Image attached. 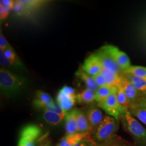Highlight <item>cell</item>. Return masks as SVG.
Returning <instances> with one entry per match:
<instances>
[{"mask_svg": "<svg viewBox=\"0 0 146 146\" xmlns=\"http://www.w3.org/2000/svg\"><path fill=\"white\" fill-rule=\"evenodd\" d=\"M84 139H91V137L86 134L76 133L66 135L60 141L56 146H74Z\"/></svg>", "mask_w": 146, "mask_h": 146, "instance_id": "cell-15", "label": "cell"}, {"mask_svg": "<svg viewBox=\"0 0 146 146\" xmlns=\"http://www.w3.org/2000/svg\"><path fill=\"white\" fill-rule=\"evenodd\" d=\"M28 84L27 78L3 68L0 69V87L8 98L20 94Z\"/></svg>", "mask_w": 146, "mask_h": 146, "instance_id": "cell-1", "label": "cell"}, {"mask_svg": "<svg viewBox=\"0 0 146 146\" xmlns=\"http://www.w3.org/2000/svg\"><path fill=\"white\" fill-rule=\"evenodd\" d=\"M124 74H129L141 78H146V67L139 66H131L124 72Z\"/></svg>", "mask_w": 146, "mask_h": 146, "instance_id": "cell-25", "label": "cell"}, {"mask_svg": "<svg viewBox=\"0 0 146 146\" xmlns=\"http://www.w3.org/2000/svg\"><path fill=\"white\" fill-rule=\"evenodd\" d=\"M59 92L69 97L76 98L75 90L72 87H69L68 86H64L59 91Z\"/></svg>", "mask_w": 146, "mask_h": 146, "instance_id": "cell-32", "label": "cell"}, {"mask_svg": "<svg viewBox=\"0 0 146 146\" xmlns=\"http://www.w3.org/2000/svg\"><path fill=\"white\" fill-rule=\"evenodd\" d=\"M11 9L5 5L2 2L0 3V19L2 21L5 19L9 14Z\"/></svg>", "mask_w": 146, "mask_h": 146, "instance_id": "cell-33", "label": "cell"}, {"mask_svg": "<svg viewBox=\"0 0 146 146\" xmlns=\"http://www.w3.org/2000/svg\"><path fill=\"white\" fill-rule=\"evenodd\" d=\"M13 9L15 12L16 14L19 15H25L28 13L25 7L20 2V1H16Z\"/></svg>", "mask_w": 146, "mask_h": 146, "instance_id": "cell-31", "label": "cell"}, {"mask_svg": "<svg viewBox=\"0 0 146 146\" xmlns=\"http://www.w3.org/2000/svg\"><path fill=\"white\" fill-rule=\"evenodd\" d=\"M102 47L114 59L122 72H124L131 67L130 59L125 52L120 50L118 48L111 45H106Z\"/></svg>", "mask_w": 146, "mask_h": 146, "instance_id": "cell-6", "label": "cell"}, {"mask_svg": "<svg viewBox=\"0 0 146 146\" xmlns=\"http://www.w3.org/2000/svg\"><path fill=\"white\" fill-rule=\"evenodd\" d=\"M123 75L131 81L141 95H146V78H141L129 74H124Z\"/></svg>", "mask_w": 146, "mask_h": 146, "instance_id": "cell-17", "label": "cell"}, {"mask_svg": "<svg viewBox=\"0 0 146 146\" xmlns=\"http://www.w3.org/2000/svg\"><path fill=\"white\" fill-rule=\"evenodd\" d=\"M11 47H12L6 40L2 31H1V33H0V50L5 51L6 49L10 48Z\"/></svg>", "mask_w": 146, "mask_h": 146, "instance_id": "cell-36", "label": "cell"}, {"mask_svg": "<svg viewBox=\"0 0 146 146\" xmlns=\"http://www.w3.org/2000/svg\"><path fill=\"white\" fill-rule=\"evenodd\" d=\"M118 128L119 121L110 116L104 117L93 133L95 142L99 144L109 140L116 135Z\"/></svg>", "mask_w": 146, "mask_h": 146, "instance_id": "cell-3", "label": "cell"}, {"mask_svg": "<svg viewBox=\"0 0 146 146\" xmlns=\"http://www.w3.org/2000/svg\"><path fill=\"white\" fill-rule=\"evenodd\" d=\"M81 68L86 73L94 76L101 73L102 67L97 55L94 53L84 60Z\"/></svg>", "mask_w": 146, "mask_h": 146, "instance_id": "cell-8", "label": "cell"}, {"mask_svg": "<svg viewBox=\"0 0 146 146\" xmlns=\"http://www.w3.org/2000/svg\"><path fill=\"white\" fill-rule=\"evenodd\" d=\"M96 146H134L131 142H128L121 136L116 134L109 140L102 143L96 144Z\"/></svg>", "mask_w": 146, "mask_h": 146, "instance_id": "cell-20", "label": "cell"}, {"mask_svg": "<svg viewBox=\"0 0 146 146\" xmlns=\"http://www.w3.org/2000/svg\"><path fill=\"white\" fill-rule=\"evenodd\" d=\"M37 146H52L49 132L44 134L39 138L37 142Z\"/></svg>", "mask_w": 146, "mask_h": 146, "instance_id": "cell-29", "label": "cell"}, {"mask_svg": "<svg viewBox=\"0 0 146 146\" xmlns=\"http://www.w3.org/2000/svg\"><path fill=\"white\" fill-rule=\"evenodd\" d=\"M76 100L80 104H91L95 101V92L89 89H84L76 95Z\"/></svg>", "mask_w": 146, "mask_h": 146, "instance_id": "cell-19", "label": "cell"}, {"mask_svg": "<svg viewBox=\"0 0 146 146\" xmlns=\"http://www.w3.org/2000/svg\"><path fill=\"white\" fill-rule=\"evenodd\" d=\"M76 120L78 133L86 134L91 137L93 134V129L89 122L87 115L81 110L77 109Z\"/></svg>", "mask_w": 146, "mask_h": 146, "instance_id": "cell-10", "label": "cell"}, {"mask_svg": "<svg viewBox=\"0 0 146 146\" xmlns=\"http://www.w3.org/2000/svg\"><path fill=\"white\" fill-rule=\"evenodd\" d=\"M0 63L1 65L3 67H7L9 68H13L15 69H19V67L14 63L11 62L8 58H5L3 51L0 50Z\"/></svg>", "mask_w": 146, "mask_h": 146, "instance_id": "cell-30", "label": "cell"}, {"mask_svg": "<svg viewBox=\"0 0 146 146\" xmlns=\"http://www.w3.org/2000/svg\"><path fill=\"white\" fill-rule=\"evenodd\" d=\"M117 90V88L104 102L98 104V106L104 110L107 114L119 121L121 116L128 110L124 109L119 104L116 98Z\"/></svg>", "mask_w": 146, "mask_h": 146, "instance_id": "cell-5", "label": "cell"}, {"mask_svg": "<svg viewBox=\"0 0 146 146\" xmlns=\"http://www.w3.org/2000/svg\"><path fill=\"white\" fill-rule=\"evenodd\" d=\"M129 111L134 117L137 118L146 125V110L138 107L131 106L128 109Z\"/></svg>", "mask_w": 146, "mask_h": 146, "instance_id": "cell-26", "label": "cell"}, {"mask_svg": "<svg viewBox=\"0 0 146 146\" xmlns=\"http://www.w3.org/2000/svg\"><path fill=\"white\" fill-rule=\"evenodd\" d=\"M44 110L50 111H52L58 114L62 115L64 116H66V113L64 111V110H63L62 107L60 106V105L58 104V103L54 102L52 104L48 106Z\"/></svg>", "mask_w": 146, "mask_h": 146, "instance_id": "cell-28", "label": "cell"}, {"mask_svg": "<svg viewBox=\"0 0 146 146\" xmlns=\"http://www.w3.org/2000/svg\"><path fill=\"white\" fill-rule=\"evenodd\" d=\"M96 143L92 139H84L74 146H95Z\"/></svg>", "mask_w": 146, "mask_h": 146, "instance_id": "cell-37", "label": "cell"}, {"mask_svg": "<svg viewBox=\"0 0 146 146\" xmlns=\"http://www.w3.org/2000/svg\"><path fill=\"white\" fill-rule=\"evenodd\" d=\"M117 88V90L116 92V98L119 104L124 109L128 110L131 107V104L121 86V84Z\"/></svg>", "mask_w": 146, "mask_h": 146, "instance_id": "cell-23", "label": "cell"}, {"mask_svg": "<svg viewBox=\"0 0 146 146\" xmlns=\"http://www.w3.org/2000/svg\"><path fill=\"white\" fill-rule=\"evenodd\" d=\"M77 109L69 111L66 113V135L74 134L78 133L77 120H76Z\"/></svg>", "mask_w": 146, "mask_h": 146, "instance_id": "cell-11", "label": "cell"}, {"mask_svg": "<svg viewBox=\"0 0 146 146\" xmlns=\"http://www.w3.org/2000/svg\"><path fill=\"white\" fill-rule=\"evenodd\" d=\"M116 89H117L116 87H111L108 86L100 87L95 92V101L98 104L104 102Z\"/></svg>", "mask_w": 146, "mask_h": 146, "instance_id": "cell-21", "label": "cell"}, {"mask_svg": "<svg viewBox=\"0 0 146 146\" xmlns=\"http://www.w3.org/2000/svg\"><path fill=\"white\" fill-rule=\"evenodd\" d=\"M41 133V128L36 125H25L20 132L17 146H36Z\"/></svg>", "mask_w": 146, "mask_h": 146, "instance_id": "cell-4", "label": "cell"}, {"mask_svg": "<svg viewBox=\"0 0 146 146\" xmlns=\"http://www.w3.org/2000/svg\"><path fill=\"white\" fill-rule=\"evenodd\" d=\"M1 2H2L5 5L9 7L11 9L13 8L15 2V1H12V0H3V1H1Z\"/></svg>", "mask_w": 146, "mask_h": 146, "instance_id": "cell-38", "label": "cell"}, {"mask_svg": "<svg viewBox=\"0 0 146 146\" xmlns=\"http://www.w3.org/2000/svg\"><path fill=\"white\" fill-rule=\"evenodd\" d=\"M20 2L25 7L28 13L29 11L40 7L43 3L41 1H20Z\"/></svg>", "mask_w": 146, "mask_h": 146, "instance_id": "cell-27", "label": "cell"}, {"mask_svg": "<svg viewBox=\"0 0 146 146\" xmlns=\"http://www.w3.org/2000/svg\"><path fill=\"white\" fill-rule=\"evenodd\" d=\"M86 115L92 128L93 133L94 131L104 119L103 114L99 109L96 107H92L88 110Z\"/></svg>", "mask_w": 146, "mask_h": 146, "instance_id": "cell-13", "label": "cell"}, {"mask_svg": "<svg viewBox=\"0 0 146 146\" xmlns=\"http://www.w3.org/2000/svg\"><path fill=\"white\" fill-rule=\"evenodd\" d=\"M121 119L125 129L132 137L136 145L146 146V129L128 110L121 116Z\"/></svg>", "mask_w": 146, "mask_h": 146, "instance_id": "cell-2", "label": "cell"}, {"mask_svg": "<svg viewBox=\"0 0 146 146\" xmlns=\"http://www.w3.org/2000/svg\"><path fill=\"white\" fill-rule=\"evenodd\" d=\"M97 55L100 60L102 68L107 69L114 73L118 74L120 75L122 70L121 69L120 67L117 65L114 59L110 55L103 47L95 52Z\"/></svg>", "mask_w": 146, "mask_h": 146, "instance_id": "cell-7", "label": "cell"}, {"mask_svg": "<svg viewBox=\"0 0 146 146\" xmlns=\"http://www.w3.org/2000/svg\"><path fill=\"white\" fill-rule=\"evenodd\" d=\"M65 117L66 116L46 110H44L43 113L44 119L46 122L50 125H58L62 121L63 119H65Z\"/></svg>", "mask_w": 146, "mask_h": 146, "instance_id": "cell-22", "label": "cell"}, {"mask_svg": "<svg viewBox=\"0 0 146 146\" xmlns=\"http://www.w3.org/2000/svg\"><path fill=\"white\" fill-rule=\"evenodd\" d=\"M55 102L52 96L47 93L41 90L37 91L33 100V104L37 108H45L48 106L54 104Z\"/></svg>", "mask_w": 146, "mask_h": 146, "instance_id": "cell-12", "label": "cell"}, {"mask_svg": "<svg viewBox=\"0 0 146 146\" xmlns=\"http://www.w3.org/2000/svg\"><path fill=\"white\" fill-rule=\"evenodd\" d=\"M76 75L84 82L87 88L96 92L99 88V86L96 83L94 77L86 73L82 68H80L75 73Z\"/></svg>", "mask_w": 146, "mask_h": 146, "instance_id": "cell-16", "label": "cell"}, {"mask_svg": "<svg viewBox=\"0 0 146 146\" xmlns=\"http://www.w3.org/2000/svg\"><path fill=\"white\" fill-rule=\"evenodd\" d=\"M93 77H94L96 83L97 84V85L99 86V88L107 86L106 79H105L104 76H103V75L102 74L100 73L99 74L94 76Z\"/></svg>", "mask_w": 146, "mask_h": 146, "instance_id": "cell-35", "label": "cell"}, {"mask_svg": "<svg viewBox=\"0 0 146 146\" xmlns=\"http://www.w3.org/2000/svg\"><path fill=\"white\" fill-rule=\"evenodd\" d=\"M76 98L69 97L58 92L56 98L58 104H60L64 111L67 113L74 106Z\"/></svg>", "mask_w": 146, "mask_h": 146, "instance_id": "cell-18", "label": "cell"}, {"mask_svg": "<svg viewBox=\"0 0 146 146\" xmlns=\"http://www.w3.org/2000/svg\"><path fill=\"white\" fill-rule=\"evenodd\" d=\"M131 106L138 107L146 110V95H142L137 101Z\"/></svg>", "mask_w": 146, "mask_h": 146, "instance_id": "cell-34", "label": "cell"}, {"mask_svg": "<svg viewBox=\"0 0 146 146\" xmlns=\"http://www.w3.org/2000/svg\"><path fill=\"white\" fill-rule=\"evenodd\" d=\"M5 58H8L11 62L14 63L20 69H24V65L21 62V60L19 58L18 55L16 54L14 49L11 47L3 51Z\"/></svg>", "mask_w": 146, "mask_h": 146, "instance_id": "cell-24", "label": "cell"}, {"mask_svg": "<svg viewBox=\"0 0 146 146\" xmlns=\"http://www.w3.org/2000/svg\"><path fill=\"white\" fill-rule=\"evenodd\" d=\"M101 74L103 75L106 79L107 86L111 87L117 88L122 82V76L119 74L114 73L110 70L102 68Z\"/></svg>", "mask_w": 146, "mask_h": 146, "instance_id": "cell-14", "label": "cell"}, {"mask_svg": "<svg viewBox=\"0 0 146 146\" xmlns=\"http://www.w3.org/2000/svg\"><path fill=\"white\" fill-rule=\"evenodd\" d=\"M121 86L131 104H134L142 96L131 81L124 75L122 76Z\"/></svg>", "mask_w": 146, "mask_h": 146, "instance_id": "cell-9", "label": "cell"}, {"mask_svg": "<svg viewBox=\"0 0 146 146\" xmlns=\"http://www.w3.org/2000/svg\"></svg>", "mask_w": 146, "mask_h": 146, "instance_id": "cell-39", "label": "cell"}]
</instances>
